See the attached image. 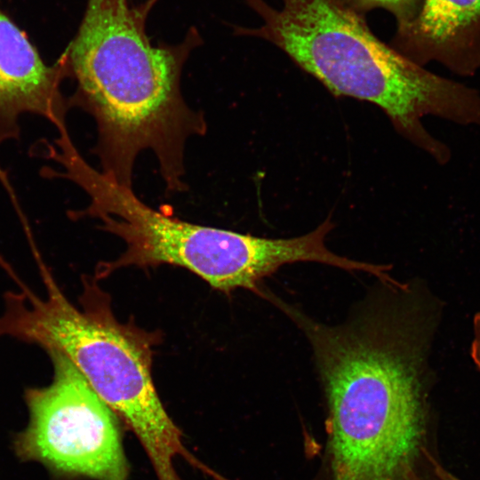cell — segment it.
Masks as SVG:
<instances>
[{
	"instance_id": "6da1fadb",
	"label": "cell",
	"mask_w": 480,
	"mask_h": 480,
	"mask_svg": "<svg viewBox=\"0 0 480 480\" xmlns=\"http://www.w3.org/2000/svg\"><path fill=\"white\" fill-rule=\"evenodd\" d=\"M149 4L87 0L78 31L66 50L76 83L70 108L91 115L98 140L92 153L100 172L132 188L138 156H156L168 193L186 191L185 148L204 136V112L191 108L180 87L184 65L202 43L195 28L176 44L153 45L145 30Z\"/></svg>"
},
{
	"instance_id": "7a4b0ae2",
	"label": "cell",
	"mask_w": 480,
	"mask_h": 480,
	"mask_svg": "<svg viewBox=\"0 0 480 480\" xmlns=\"http://www.w3.org/2000/svg\"><path fill=\"white\" fill-rule=\"evenodd\" d=\"M326 403V444L317 480H425L427 362L400 329L337 332L314 351Z\"/></svg>"
},
{
	"instance_id": "3957f363",
	"label": "cell",
	"mask_w": 480,
	"mask_h": 480,
	"mask_svg": "<svg viewBox=\"0 0 480 480\" xmlns=\"http://www.w3.org/2000/svg\"><path fill=\"white\" fill-rule=\"evenodd\" d=\"M244 1L261 23L236 26V35L271 43L334 96L378 106L438 164L448 163L452 153L423 126V117L480 127L478 90L434 74L381 42L344 0H281L278 8Z\"/></svg>"
},
{
	"instance_id": "277c9868",
	"label": "cell",
	"mask_w": 480,
	"mask_h": 480,
	"mask_svg": "<svg viewBox=\"0 0 480 480\" xmlns=\"http://www.w3.org/2000/svg\"><path fill=\"white\" fill-rule=\"evenodd\" d=\"M35 259L45 295H37L12 275L20 289L4 295L0 336L64 355L133 431L153 468L169 469L187 449L153 383L152 337L116 320L96 276L84 278L78 308L68 300L40 254Z\"/></svg>"
},
{
	"instance_id": "5b68a950",
	"label": "cell",
	"mask_w": 480,
	"mask_h": 480,
	"mask_svg": "<svg viewBox=\"0 0 480 480\" xmlns=\"http://www.w3.org/2000/svg\"><path fill=\"white\" fill-rule=\"evenodd\" d=\"M52 159L63 171H52L51 175L73 181L90 198L87 207L72 211L70 218L96 219L102 230L125 244L118 258L98 267L99 279L122 268L169 264L191 271L216 290L229 292L242 288L264 296L261 281L285 264L311 261L336 268L343 264V257L324 244L334 227L329 219L311 232L292 238H265L201 226L147 205L132 188L92 167L72 142L61 144Z\"/></svg>"
},
{
	"instance_id": "8992f818",
	"label": "cell",
	"mask_w": 480,
	"mask_h": 480,
	"mask_svg": "<svg viewBox=\"0 0 480 480\" xmlns=\"http://www.w3.org/2000/svg\"><path fill=\"white\" fill-rule=\"evenodd\" d=\"M46 353L52 380L25 391L29 420L14 440L16 454L61 476L127 480L129 466L116 413L64 355Z\"/></svg>"
},
{
	"instance_id": "52a82bcc",
	"label": "cell",
	"mask_w": 480,
	"mask_h": 480,
	"mask_svg": "<svg viewBox=\"0 0 480 480\" xmlns=\"http://www.w3.org/2000/svg\"><path fill=\"white\" fill-rule=\"evenodd\" d=\"M67 76L64 54L55 65H45L23 31L0 10V142L18 138V119L25 113L45 117L60 132L67 131L70 106L60 92Z\"/></svg>"
},
{
	"instance_id": "ba28073f",
	"label": "cell",
	"mask_w": 480,
	"mask_h": 480,
	"mask_svg": "<svg viewBox=\"0 0 480 480\" xmlns=\"http://www.w3.org/2000/svg\"><path fill=\"white\" fill-rule=\"evenodd\" d=\"M479 17L480 0H424L416 15L397 27L392 47L420 66L438 60L460 76H472L460 37Z\"/></svg>"
},
{
	"instance_id": "9c48e42d",
	"label": "cell",
	"mask_w": 480,
	"mask_h": 480,
	"mask_svg": "<svg viewBox=\"0 0 480 480\" xmlns=\"http://www.w3.org/2000/svg\"><path fill=\"white\" fill-rule=\"evenodd\" d=\"M352 9L364 15L375 8H384L391 12L397 27L409 22L417 13V0H344Z\"/></svg>"
},
{
	"instance_id": "30bf717a",
	"label": "cell",
	"mask_w": 480,
	"mask_h": 480,
	"mask_svg": "<svg viewBox=\"0 0 480 480\" xmlns=\"http://www.w3.org/2000/svg\"><path fill=\"white\" fill-rule=\"evenodd\" d=\"M470 356L476 368L480 371V311L473 319V336L470 346Z\"/></svg>"
},
{
	"instance_id": "8fae6325",
	"label": "cell",
	"mask_w": 480,
	"mask_h": 480,
	"mask_svg": "<svg viewBox=\"0 0 480 480\" xmlns=\"http://www.w3.org/2000/svg\"><path fill=\"white\" fill-rule=\"evenodd\" d=\"M435 472L440 480H460L452 474L446 472L437 465L436 466Z\"/></svg>"
}]
</instances>
